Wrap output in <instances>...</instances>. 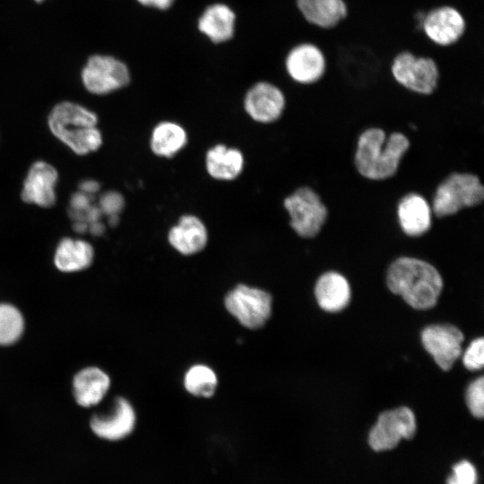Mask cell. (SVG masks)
Returning a JSON list of instances; mask_svg holds the SVG:
<instances>
[{
  "label": "cell",
  "mask_w": 484,
  "mask_h": 484,
  "mask_svg": "<svg viewBox=\"0 0 484 484\" xmlns=\"http://www.w3.org/2000/svg\"><path fill=\"white\" fill-rule=\"evenodd\" d=\"M82 79L88 91L104 95L125 87L130 82L126 65L108 56H93L82 69Z\"/></svg>",
  "instance_id": "obj_9"
},
{
  "label": "cell",
  "mask_w": 484,
  "mask_h": 484,
  "mask_svg": "<svg viewBox=\"0 0 484 484\" xmlns=\"http://www.w3.org/2000/svg\"><path fill=\"white\" fill-rule=\"evenodd\" d=\"M58 172L54 166L38 160L31 164L24 178L21 197L24 203L42 208L52 207L56 201Z\"/></svg>",
  "instance_id": "obj_14"
},
{
  "label": "cell",
  "mask_w": 484,
  "mask_h": 484,
  "mask_svg": "<svg viewBox=\"0 0 484 484\" xmlns=\"http://www.w3.org/2000/svg\"><path fill=\"white\" fill-rule=\"evenodd\" d=\"M135 425V412L127 400H115L113 411L106 415H94L90 422L93 433L100 438L117 441L132 433Z\"/></svg>",
  "instance_id": "obj_16"
},
{
  "label": "cell",
  "mask_w": 484,
  "mask_h": 484,
  "mask_svg": "<svg viewBox=\"0 0 484 484\" xmlns=\"http://www.w3.org/2000/svg\"><path fill=\"white\" fill-rule=\"evenodd\" d=\"M391 75L402 88L423 96L432 95L438 86L439 69L434 59L402 51L391 64Z\"/></svg>",
  "instance_id": "obj_5"
},
{
  "label": "cell",
  "mask_w": 484,
  "mask_h": 484,
  "mask_svg": "<svg viewBox=\"0 0 484 484\" xmlns=\"http://www.w3.org/2000/svg\"><path fill=\"white\" fill-rule=\"evenodd\" d=\"M466 403L471 413L481 419L484 415V378H477L470 384L466 391Z\"/></svg>",
  "instance_id": "obj_28"
},
{
  "label": "cell",
  "mask_w": 484,
  "mask_h": 484,
  "mask_svg": "<svg viewBox=\"0 0 484 484\" xmlns=\"http://www.w3.org/2000/svg\"><path fill=\"white\" fill-rule=\"evenodd\" d=\"M386 282L393 293L400 295L408 305L419 310L436 306L443 288L442 277L432 264L407 256L391 264Z\"/></svg>",
  "instance_id": "obj_1"
},
{
  "label": "cell",
  "mask_w": 484,
  "mask_h": 484,
  "mask_svg": "<svg viewBox=\"0 0 484 484\" xmlns=\"http://www.w3.org/2000/svg\"><path fill=\"white\" fill-rule=\"evenodd\" d=\"M295 3L304 20L319 29L336 27L348 13L344 0H295Z\"/></svg>",
  "instance_id": "obj_19"
},
{
  "label": "cell",
  "mask_w": 484,
  "mask_h": 484,
  "mask_svg": "<svg viewBox=\"0 0 484 484\" xmlns=\"http://www.w3.org/2000/svg\"><path fill=\"white\" fill-rule=\"evenodd\" d=\"M227 310L246 328L262 327L272 311V297L262 290L239 284L225 298Z\"/></svg>",
  "instance_id": "obj_7"
},
{
  "label": "cell",
  "mask_w": 484,
  "mask_h": 484,
  "mask_svg": "<svg viewBox=\"0 0 484 484\" xmlns=\"http://www.w3.org/2000/svg\"><path fill=\"white\" fill-rule=\"evenodd\" d=\"M315 295L322 309L331 313L339 312L350 302V284L341 273L328 272L317 280Z\"/></svg>",
  "instance_id": "obj_20"
},
{
  "label": "cell",
  "mask_w": 484,
  "mask_h": 484,
  "mask_svg": "<svg viewBox=\"0 0 484 484\" xmlns=\"http://www.w3.org/2000/svg\"><path fill=\"white\" fill-rule=\"evenodd\" d=\"M109 385V376L99 367L83 368L75 375L73 381L75 401L82 407L96 405L104 398Z\"/></svg>",
  "instance_id": "obj_21"
},
{
  "label": "cell",
  "mask_w": 484,
  "mask_h": 484,
  "mask_svg": "<svg viewBox=\"0 0 484 484\" xmlns=\"http://www.w3.org/2000/svg\"><path fill=\"white\" fill-rule=\"evenodd\" d=\"M483 199L484 186L478 176L453 173L436 187L431 210L436 217L443 218L463 208L479 205Z\"/></svg>",
  "instance_id": "obj_4"
},
{
  "label": "cell",
  "mask_w": 484,
  "mask_h": 484,
  "mask_svg": "<svg viewBox=\"0 0 484 484\" xmlns=\"http://www.w3.org/2000/svg\"><path fill=\"white\" fill-rule=\"evenodd\" d=\"M291 229L301 238L315 237L324 226L328 212L318 194L309 186L297 188L283 200Z\"/></svg>",
  "instance_id": "obj_6"
},
{
  "label": "cell",
  "mask_w": 484,
  "mask_h": 484,
  "mask_svg": "<svg viewBox=\"0 0 484 484\" xmlns=\"http://www.w3.org/2000/svg\"><path fill=\"white\" fill-rule=\"evenodd\" d=\"M36 1L40 2V1H42V0H36Z\"/></svg>",
  "instance_id": "obj_33"
},
{
  "label": "cell",
  "mask_w": 484,
  "mask_h": 484,
  "mask_svg": "<svg viewBox=\"0 0 484 484\" xmlns=\"http://www.w3.org/2000/svg\"><path fill=\"white\" fill-rule=\"evenodd\" d=\"M184 385L186 391L194 396L211 397L217 388L218 378L208 366L194 365L186 373Z\"/></svg>",
  "instance_id": "obj_25"
},
{
  "label": "cell",
  "mask_w": 484,
  "mask_h": 484,
  "mask_svg": "<svg viewBox=\"0 0 484 484\" xmlns=\"http://www.w3.org/2000/svg\"><path fill=\"white\" fill-rule=\"evenodd\" d=\"M410 148V141L400 132L387 138L381 128H368L358 139L355 166L364 177L383 180L398 170L402 156Z\"/></svg>",
  "instance_id": "obj_2"
},
{
  "label": "cell",
  "mask_w": 484,
  "mask_h": 484,
  "mask_svg": "<svg viewBox=\"0 0 484 484\" xmlns=\"http://www.w3.org/2000/svg\"><path fill=\"white\" fill-rule=\"evenodd\" d=\"M99 188V183L94 179H84L79 184V190L90 195H96Z\"/></svg>",
  "instance_id": "obj_31"
},
{
  "label": "cell",
  "mask_w": 484,
  "mask_h": 484,
  "mask_svg": "<svg viewBox=\"0 0 484 484\" xmlns=\"http://www.w3.org/2000/svg\"><path fill=\"white\" fill-rule=\"evenodd\" d=\"M204 165L212 178L232 181L241 175L245 167V157L238 148L217 143L206 151Z\"/></svg>",
  "instance_id": "obj_17"
},
{
  "label": "cell",
  "mask_w": 484,
  "mask_h": 484,
  "mask_svg": "<svg viewBox=\"0 0 484 484\" xmlns=\"http://www.w3.org/2000/svg\"><path fill=\"white\" fill-rule=\"evenodd\" d=\"M286 99L282 91L268 82L254 84L246 93L243 107L246 115L255 122L271 124L282 115Z\"/></svg>",
  "instance_id": "obj_12"
},
{
  "label": "cell",
  "mask_w": 484,
  "mask_h": 484,
  "mask_svg": "<svg viewBox=\"0 0 484 484\" xmlns=\"http://www.w3.org/2000/svg\"><path fill=\"white\" fill-rule=\"evenodd\" d=\"M284 65L291 80L301 85L317 83L327 69L324 52L311 42L293 46L286 54Z\"/></svg>",
  "instance_id": "obj_10"
},
{
  "label": "cell",
  "mask_w": 484,
  "mask_h": 484,
  "mask_svg": "<svg viewBox=\"0 0 484 484\" xmlns=\"http://www.w3.org/2000/svg\"><path fill=\"white\" fill-rule=\"evenodd\" d=\"M397 215L401 229L410 237L421 236L431 227V207L419 194L403 196L398 203Z\"/></svg>",
  "instance_id": "obj_18"
},
{
  "label": "cell",
  "mask_w": 484,
  "mask_h": 484,
  "mask_svg": "<svg viewBox=\"0 0 484 484\" xmlns=\"http://www.w3.org/2000/svg\"><path fill=\"white\" fill-rule=\"evenodd\" d=\"M97 125L96 113L72 101L56 104L48 117L53 135L77 155H87L102 145V134Z\"/></svg>",
  "instance_id": "obj_3"
},
{
  "label": "cell",
  "mask_w": 484,
  "mask_h": 484,
  "mask_svg": "<svg viewBox=\"0 0 484 484\" xmlns=\"http://www.w3.org/2000/svg\"><path fill=\"white\" fill-rule=\"evenodd\" d=\"M143 5L152 6L159 9L169 8L174 0H137Z\"/></svg>",
  "instance_id": "obj_32"
},
{
  "label": "cell",
  "mask_w": 484,
  "mask_h": 484,
  "mask_svg": "<svg viewBox=\"0 0 484 484\" xmlns=\"http://www.w3.org/2000/svg\"><path fill=\"white\" fill-rule=\"evenodd\" d=\"M94 257L91 245L82 239L62 238L55 252L56 267L65 272H78L89 267Z\"/></svg>",
  "instance_id": "obj_23"
},
{
  "label": "cell",
  "mask_w": 484,
  "mask_h": 484,
  "mask_svg": "<svg viewBox=\"0 0 484 484\" xmlns=\"http://www.w3.org/2000/svg\"><path fill=\"white\" fill-rule=\"evenodd\" d=\"M477 471L468 461H461L453 467L446 484H477Z\"/></svg>",
  "instance_id": "obj_29"
},
{
  "label": "cell",
  "mask_w": 484,
  "mask_h": 484,
  "mask_svg": "<svg viewBox=\"0 0 484 484\" xmlns=\"http://www.w3.org/2000/svg\"><path fill=\"white\" fill-rule=\"evenodd\" d=\"M416 419L408 407H399L382 412L368 435L370 447L376 451L394 448L402 439L413 437Z\"/></svg>",
  "instance_id": "obj_8"
},
{
  "label": "cell",
  "mask_w": 484,
  "mask_h": 484,
  "mask_svg": "<svg viewBox=\"0 0 484 484\" xmlns=\"http://www.w3.org/2000/svg\"><path fill=\"white\" fill-rule=\"evenodd\" d=\"M97 203L103 216L107 218L108 226H117L119 221V215L125 204L124 196L117 191H106L99 195Z\"/></svg>",
  "instance_id": "obj_27"
},
{
  "label": "cell",
  "mask_w": 484,
  "mask_h": 484,
  "mask_svg": "<svg viewBox=\"0 0 484 484\" xmlns=\"http://www.w3.org/2000/svg\"><path fill=\"white\" fill-rule=\"evenodd\" d=\"M188 135L183 125L174 121H160L151 130L149 145L160 158L170 159L187 144Z\"/></svg>",
  "instance_id": "obj_22"
},
{
  "label": "cell",
  "mask_w": 484,
  "mask_h": 484,
  "mask_svg": "<svg viewBox=\"0 0 484 484\" xmlns=\"http://www.w3.org/2000/svg\"><path fill=\"white\" fill-rule=\"evenodd\" d=\"M167 238L176 251L184 255H192L206 246L209 235L203 220L197 215L187 213L181 215L169 228Z\"/></svg>",
  "instance_id": "obj_15"
},
{
  "label": "cell",
  "mask_w": 484,
  "mask_h": 484,
  "mask_svg": "<svg viewBox=\"0 0 484 484\" xmlns=\"http://www.w3.org/2000/svg\"><path fill=\"white\" fill-rule=\"evenodd\" d=\"M423 32L434 45L447 48L458 42L466 30L462 13L451 5H440L431 9L423 22Z\"/></svg>",
  "instance_id": "obj_11"
},
{
  "label": "cell",
  "mask_w": 484,
  "mask_h": 484,
  "mask_svg": "<svg viewBox=\"0 0 484 484\" xmlns=\"http://www.w3.org/2000/svg\"><path fill=\"white\" fill-rule=\"evenodd\" d=\"M464 337L454 325L432 324L421 333L425 350L445 371L449 370L462 353L461 344Z\"/></svg>",
  "instance_id": "obj_13"
},
{
  "label": "cell",
  "mask_w": 484,
  "mask_h": 484,
  "mask_svg": "<svg viewBox=\"0 0 484 484\" xmlns=\"http://www.w3.org/2000/svg\"><path fill=\"white\" fill-rule=\"evenodd\" d=\"M235 14L225 4L209 6L201 16L199 30L213 42H223L230 39L234 32Z\"/></svg>",
  "instance_id": "obj_24"
},
{
  "label": "cell",
  "mask_w": 484,
  "mask_h": 484,
  "mask_svg": "<svg viewBox=\"0 0 484 484\" xmlns=\"http://www.w3.org/2000/svg\"><path fill=\"white\" fill-rule=\"evenodd\" d=\"M24 330V320L21 312L13 305L0 303V345L14 343Z\"/></svg>",
  "instance_id": "obj_26"
},
{
  "label": "cell",
  "mask_w": 484,
  "mask_h": 484,
  "mask_svg": "<svg viewBox=\"0 0 484 484\" xmlns=\"http://www.w3.org/2000/svg\"><path fill=\"white\" fill-rule=\"evenodd\" d=\"M463 365L469 370L482 368L484 364V341L483 338L473 340L462 357Z\"/></svg>",
  "instance_id": "obj_30"
}]
</instances>
